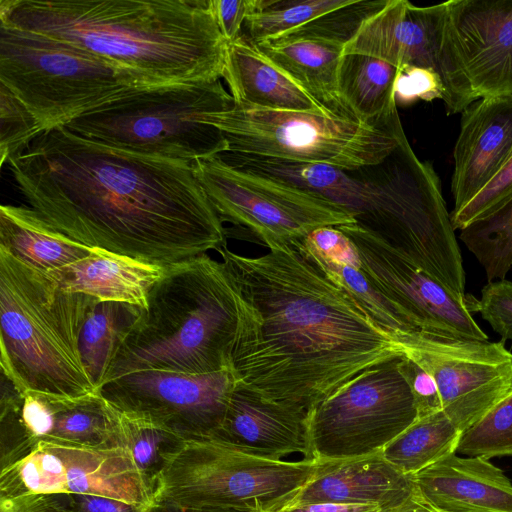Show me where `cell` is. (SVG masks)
I'll list each match as a JSON object with an SVG mask.
<instances>
[{
  "instance_id": "6da1fadb",
  "label": "cell",
  "mask_w": 512,
  "mask_h": 512,
  "mask_svg": "<svg viewBox=\"0 0 512 512\" xmlns=\"http://www.w3.org/2000/svg\"><path fill=\"white\" fill-rule=\"evenodd\" d=\"M7 164L29 207L91 248L167 267L226 246L192 162L116 148L59 126Z\"/></svg>"
},
{
  "instance_id": "7a4b0ae2",
  "label": "cell",
  "mask_w": 512,
  "mask_h": 512,
  "mask_svg": "<svg viewBox=\"0 0 512 512\" xmlns=\"http://www.w3.org/2000/svg\"><path fill=\"white\" fill-rule=\"evenodd\" d=\"M266 246L258 257L218 251L236 294L237 383L308 416L361 374L404 355L301 240Z\"/></svg>"
},
{
  "instance_id": "3957f363",
  "label": "cell",
  "mask_w": 512,
  "mask_h": 512,
  "mask_svg": "<svg viewBox=\"0 0 512 512\" xmlns=\"http://www.w3.org/2000/svg\"><path fill=\"white\" fill-rule=\"evenodd\" d=\"M0 24L162 85L221 79L228 44L210 0H0Z\"/></svg>"
},
{
  "instance_id": "277c9868",
  "label": "cell",
  "mask_w": 512,
  "mask_h": 512,
  "mask_svg": "<svg viewBox=\"0 0 512 512\" xmlns=\"http://www.w3.org/2000/svg\"><path fill=\"white\" fill-rule=\"evenodd\" d=\"M237 316L234 284L223 262L206 253L165 267L121 338L104 383L136 371L206 374L230 368Z\"/></svg>"
},
{
  "instance_id": "5b68a950",
  "label": "cell",
  "mask_w": 512,
  "mask_h": 512,
  "mask_svg": "<svg viewBox=\"0 0 512 512\" xmlns=\"http://www.w3.org/2000/svg\"><path fill=\"white\" fill-rule=\"evenodd\" d=\"M332 201L448 289L465 294L463 260L440 180L416 156L403 129L384 160L342 174Z\"/></svg>"
},
{
  "instance_id": "8992f818",
  "label": "cell",
  "mask_w": 512,
  "mask_h": 512,
  "mask_svg": "<svg viewBox=\"0 0 512 512\" xmlns=\"http://www.w3.org/2000/svg\"><path fill=\"white\" fill-rule=\"evenodd\" d=\"M96 301L0 249V367L20 394L73 399L98 392L80 351Z\"/></svg>"
},
{
  "instance_id": "52a82bcc",
  "label": "cell",
  "mask_w": 512,
  "mask_h": 512,
  "mask_svg": "<svg viewBox=\"0 0 512 512\" xmlns=\"http://www.w3.org/2000/svg\"><path fill=\"white\" fill-rule=\"evenodd\" d=\"M0 84L32 113L42 132L136 91L165 86L73 45L5 24H0Z\"/></svg>"
},
{
  "instance_id": "ba28073f",
  "label": "cell",
  "mask_w": 512,
  "mask_h": 512,
  "mask_svg": "<svg viewBox=\"0 0 512 512\" xmlns=\"http://www.w3.org/2000/svg\"><path fill=\"white\" fill-rule=\"evenodd\" d=\"M233 104L220 79L177 83L136 91L64 127L116 148L193 163L225 151L210 121Z\"/></svg>"
},
{
  "instance_id": "9c48e42d",
  "label": "cell",
  "mask_w": 512,
  "mask_h": 512,
  "mask_svg": "<svg viewBox=\"0 0 512 512\" xmlns=\"http://www.w3.org/2000/svg\"><path fill=\"white\" fill-rule=\"evenodd\" d=\"M320 465L315 459L289 461L251 454L215 438L183 440L157 478L154 503L275 512Z\"/></svg>"
},
{
  "instance_id": "30bf717a",
  "label": "cell",
  "mask_w": 512,
  "mask_h": 512,
  "mask_svg": "<svg viewBox=\"0 0 512 512\" xmlns=\"http://www.w3.org/2000/svg\"><path fill=\"white\" fill-rule=\"evenodd\" d=\"M210 125L227 154L320 163L356 170L384 160L398 145L399 116L388 127L319 112L279 111L234 103ZM222 154V153H221Z\"/></svg>"
},
{
  "instance_id": "8fae6325",
  "label": "cell",
  "mask_w": 512,
  "mask_h": 512,
  "mask_svg": "<svg viewBox=\"0 0 512 512\" xmlns=\"http://www.w3.org/2000/svg\"><path fill=\"white\" fill-rule=\"evenodd\" d=\"M403 356L361 374L308 414L313 459L378 452L416 421L414 398L400 367Z\"/></svg>"
},
{
  "instance_id": "7c38bea8",
  "label": "cell",
  "mask_w": 512,
  "mask_h": 512,
  "mask_svg": "<svg viewBox=\"0 0 512 512\" xmlns=\"http://www.w3.org/2000/svg\"><path fill=\"white\" fill-rule=\"evenodd\" d=\"M193 165L222 222L244 226L264 245L300 241L322 227L356 223L329 199L233 166L219 154Z\"/></svg>"
},
{
  "instance_id": "4fadbf2b",
  "label": "cell",
  "mask_w": 512,
  "mask_h": 512,
  "mask_svg": "<svg viewBox=\"0 0 512 512\" xmlns=\"http://www.w3.org/2000/svg\"><path fill=\"white\" fill-rule=\"evenodd\" d=\"M362 54L398 69L416 66L440 79L447 114L462 113L478 100L454 46L447 3L416 6L386 0L367 14L345 43L342 56Z\"/></svg>"
},
{
  "instance_id": "5bb4252c",
  "label": "cell",
  "mask_w": 512,
  "mask_h": 512,
  "mask_svg": "<svg viewBox=\"0 0 512 512\" xmlns=\"http://www.w3.org/2000/svg\"><path fill=\"white\" fill-rule=\"evenodd\" d=\"M28 494L95 495L143 508L154 504L151 484L124 447L40 442L0 472V498Z\"/></svg>"
},
{
  "instance_id": "9a60e30c",
  "label": "cell",
  "mask_w": 512,
  "mask_h": 512,
  "mask_svg": "<svg viewBox=\"0 0 512 512\" xmlns=\"http://www.w3.org/2000/svg\"><path fill=\"white\" fill-rule=\"evenodd\" d=\"M235 385L230 368L206 374L145 370L112 378L98 391L120 412L188 440L216 437Z\"/></svg>"
},
{
  "instance_id": "2e32d148",
  "label": "cell",
  "mask_w": 512,
  "mask_h": 512,
  "mask_svg": "<svg viewBox=\"0 0 512 512\" xmlns=\"http://www.w3.org/2000/svg\"><path fill=\"white\" fill-rule=\"evenodd\" d=\"M404 356L435 380L446 416L463 433L512 394V353L504 341L445 337L421 331L399 340Z\"/></svg>"
},
{
  "instance_id": "e0dca14e",
  "label": "cell",
  "mask_w": 512,
  "mask_h": 512,
  "mask_svg": "<svg viewBox=\"0 0 512 512\" xmlns=\"http://www.w3.org/2000/svg\"><path fill=\"white\" fill-rule=\"evenodd\" d=\"M356 247L361 269L418 331L423 333L488 340L473 318L477 301L470 294L459 295L416 266L377 235L358 224L337 227Z\"/></svg>"
},
{
  "instance_id": "ac0fdd59",
  "label": "cell",
  "mask_w": 512,
  "mask_h": 512,
  "mask_svg": "<svg viewBox=\"0 0 512 512\" xmlns=\"http://www.w3.org/2000/svg\"><path fill=\"white\" fill-rule=\"evenodd\" d=\"M2 418L15 449L22 457H26L40 442L64 446L123 447L119 411L99 391L73 399L25 391L3 410Z\"/></svg>"
},
{
  "instance_id": "d6986e66",
  "label": "cell",
  "mask_w": 512,
  "mask_h": 512,
  "mask_svg": "<svg viewBox=\"0 0 512 512\" xmlns=\"http://www.w3.org/2000/svg\"><path fill=\"white\" fill-rule=\"evenodd\" d=\"M446 3L452 40L477 98L512 95V0Z\"/></svg>"
},
{
  "instance_id": "ffe728a7",
  "label": "cell",
  "mask_w": 512,
  "mask_h": 512,
  "mask_svg": "<svg viewBox=\"0 0 512 512\" xmlns=\"http://www.w3.org/2000/svg\"><path fill=\"white\" fill-rule=\"evenodd\" d=\"M512 153V95L480 98L461 116L453 151V209L466 206L500 171Z\"/></svg>"
},
{
  "instance_id": "44dd1931",
  "label": "cell",
  "mask_w": 512,
  "mask_h": 512,
  "mask_svg": "<svg viewBox=\"0 0 512 512\" xmlns=\"http://www.w3.org/2000/svg\"><path fill=\"white\" fill-rule=\"evenodd\" d=\"M351 35L321 18L255 45L331 113L356 120L338 89L342 52Z\"/></svg>"
},
{
  "instance_id": "7402d4cb",
  "label": "cell",
  "mask_w": 512,
  "mask_h": 512,
  "mask_svg": "<svg viewBox=\"0 0 512 512\" xmlns=\"http://www.w3.org/2000/svg\"><path fill=\"white\" fill-rule=\"evenodd\" d=\"M320 462L316 473L284 506L318 502L373 504L387 512L404 503L415 490L413 475L388 462L381 450Z\"/></svg>"
},
{
  "instance_id": "603a6c76",
  "label": "cell",
  "mask_w": 512,
  "mask_h": 512,
  "mask_svg": "<svg viewBox=\"0 0 512 512\" xmlns=\"http://www.w3.org/2000/svg\"><path fill=\"white\" fill-rule=\"evenodd\" d=\"M248 453L283 459H313L307 415L270 401L236 382L223 425L214 437Z\"/></svg>"
},
{
  "instance_id": "cb8c5ba5",
  "label": "cell",
  "mask_w": 512,
  "mask_h": 512,
  "mask_svg": "<svg viewBox=\"0 0 512 512\" xmlns=\"http://www.w3.org/2000/svg\"><path fill=\"white\" fill-rule=\"evenodd\" d=\"M413 480L419 495L440 512H512V482L484 457L453 453Z\"/></svg>"
},
{
  "instance_id": "d4e9b609",
  "label": "cell",
  "mask_w": 512,
  "mask_h": 512,
  "mask_svg": "<svg viewBox=\"0 0 512 512\" xmlns=\"http://www.w3.org/2000/svg\"><path fill=\"white\" fill-rule=\"evenodd\" d=\"M222 78L234 103L270 110L334 115L243 34L227 44Z\"/></svg>"
},
{
  "instance_id": "484cf974",
  "label": "cell",
  "mask_w": 512,
  "mask_h": 512,
  "mask_svg": "<svg viewBox=\"0 0 512 512\" xmlns=\"http://www.w3.org/2000/svg\"><path fill=\"white\" fill-rule=\"evenodd\" d=\"M165 267L148 264L102 248L47 273L65 291L98 301L128 303L144 308L150 289Z\"/></svg>"
},
{
  "instance_id": "4316f807",
  "label": "cell",
  "mask_w": 512,
  "mask_h": 512,
  "mask_svg": "<svg viewBox=\"0 0 512 512\" xmlns=\"http://www.w3.org/2000/svg\"><path fill=\"white\" fill-rule=\"evenodd\" d=\"M0 249L44 272L74 263L92 251L55 229L31 207L10 204L0 207Z\"/></svg>"
},
{
  "instance_id": "83f0119b",
  "label": "cell",
  "mask_w": 512,
  "mask_h": 512,
  "mask_svg": "<svg viewBox=\"0 0 512 512\" xmlns=\"http://www.w3.org/2000/svg\"><path fill=\"white\" fill-rule=\"evenodd\" d=\"M397 74V67L372 56H342L338 72L339 94L356 120L388 127L398 116L394 97Z\"/></svg>"
},
{
  "instance_id": "f1b7e54d",
  "label": "cell",
  "mask_w": 512,
  "mask_h": 512,
  "mask_svg": "<svg viewBox=\"0 0 512 512\" xmlns=\"http://www.w3.org/2000/svg\"><path fill=\"white\" fill-rule=\"evenodd\" d=\"M462 432L443 411L418 418L382 450L383 457L402 472L414 475L456 453Z\"/></svg>"
},
{
  "instance_id": "f546056e",
  "label": "cell",
  "mask_w": 512,
  "mask_h": 512,
  "mask_svg": "<svg viewBox=\"0 0 512 512\" xmlns=\"http://www.w3.org/2000/svg\"><path fill=\"white\" fill-rule=\"evenodd\" d=\"M141 310L128 303L96 301L88 312L80 334V351L97 390L106 379L121 338Z\"/></svg>"
},
{
  "instance_id": "4dcf8cb0",
  "label": "cell",
  "mask_w": 512,
  "mask_h": 512,
  "mask_svg": "<svg viewBox=\"0 0 512 512\" xmlns=\"http://www.w3.org/2000/svg\"><path fill=\"white\" fill-rule=\"evenodd\" d=\"M307 254L323 268L333 281L346 290L382 329L398 342L406 334L418 331L367 279L361 269L360 258L352 241L338 257L319 259L308 252Z\"/></svg>"
},
{
  "instance_id": "1f68e13d",
  "label": "cell",
  "mask_w": 512,
  "mask_h": 512,
  "mask_svg": "<svg viewBox=\"0 0 512 512\" xmlns=\"http://www.w3.org/2000/svg\"><path fill=\"white\" fill-rule=\"evenodd\" d=\"M359 0H258V7L245 22V35L252 43L280 37L356 4Z\"/></svg>"
},
{
  "instance_id": "d6a6232c",
  "label": "cell",
  "mask_w": 512,
  "mask_h": 512,
  "mask_svg": "<svg viewBox=\"0 0 512 512\" xmlns=\"http://www.w3.org/2000/svg\"><path fill=\"white\" fill-rule=\"evenodd\" d=\"M459 239L482 265L488 282L504 279L512 268V197L460 230Z\"/></svg>"
},
{
  "instance_id": "836d02e7",
  "label": "cell",
  "mask_w": 512,
  "mask_h": 512,
  "mask_svg": "<svg viewBox=\"0 0 512 512\" xmlns=\"http://www.w3.org/2000/svg\"><path fill=\"white\" fill-rule=\"evenodd\" d=\"M119 428L123 447L130 451L138 469L155 491L157 478L166 460L185 439L163 427L120 411Z\"/></svg>"
},
{
  "instance_id": "e575fe53",
  "label": "cell",
  "mask_w": 512,
  "mask_h": 512,
  "mask_svg": "<svg viewBox=\"0 0 512 512\" xmlns=\"http://www.w3.org/2000/svg\"><path fill=\"white\" fill-rule=\"evenodd\" d=\"M456 453L470 457H512V394L464 431Z\"/></svg>"
},
{
  "instance_id": "d590c367",
  "label": "cell",
  "mask_w": 512,
  "mask_h": 512,
  "mask_svg": "<svg viewBox=\"0 0 512 512\" xmlns=\"http://www.w3.org/2000/svg\"><path fill=\"white\" fill-rule=\"evenodd\" d=\"M42 132L30 111L0 84V160L3 166Z\"/></svg>"
},
{
  "instance_id": "8d00e7d4",
  "label": "cell",
  "mask_w": 512,
  "mask_h": 512,
  "mask_svg": "<svg viewBox=\"0 0 512 512\" xmlns=\"http://www.w3.org/2000/svg\"><path fill=\"white\" fill-rule=\"evenodd\" d=\"M512 197V153L494 178L460 211L449 213L453 228L462 230Z\"/></svg>"
},
{
  "instance_id": "74e56055",
  "label": "cell",
  "mask_w": 512,
  "mask_h": 512,
  "mask_svg": "<svg viewBox=\"0 0 512 512\" xmlns=\"http://www.w3.org/2000/svg\"><path fill=\"white\" fill-rule=\"evenodd\" d=\"M477 312L503 341L512 340V281L504 278L488 282L481 289Z\"/></svg>"
},
{
  "instance_id": "f35d334b",
  "label": "cell",
  "mask_w": 512,
  "mask_h": 512,
  "mask_svg": "<svg viewBox=\"0 0 512 512\" xmlns=\"http://www.w3.org/2000/svg\"><path fill=\"white\" fill-rule=\"evenodd\" d=\"M394 97L397 105H410L417 100H442L443 90L440 79L432 71L416 66H405L398 69Z\"/></svg>"
},
{
  "instance_id": "ab89813d",
  "label": "cell",
  "mask_w": 512,
  "mask_h": 512,
  "mask_svg": "<svg viewBox=\"0 0 512 512\" xmlns=\"http://www.w3.org/2000/svg\"><path fill=\"white\" fill-rule=\"evenodd\" d=\"M400 367L414 398L417 419L443 411L439 390L433 377L406 356L402 357Z\"/></svg>"
},
{
  "instance_id": "60d3db41",
  "label": "cell",
  "mask_w": 512,
  "mask_h": 512,
  "mask_svg": "<svg viewBox=\"0 0 512 512\" xmlns=\"http://www.w3.org/2000/svg\"><path fill=\"white\" fill-rule=\"evenodd\" d=\"M213 15L225 40L233 42L242 34L245 22L258 7V0H210Z\"/></svg>"
},
{
  "instance_id": "b9f144b4",
  "label": "cell",
  "mask_w": 512,
  "mask_h": 512,
  "mask_svg": "<svg viewBox=\"0 0 512 512\" xmlns=\"http://www.w3.org/2000/svg\"><path fill=\"white\" fill-rule=\"evenodd\" d=\"M70 512H148L149 508L117 499L83 494H66Z\"/></svg>"
},
{
  "instance_id": "7bdbcfd3",
  "label": "cell",
  "mask_w": 512,
  "mask_h": 512,
  "mask_svg": "<svg viewBox=\"0 0 512 512\" xmlns=\"http://www.w3.org/2000/svg\"><path fill=\"white\" fill-rule=\"evenodd\" d=\"M275 512H382V509L373 504L318 502L283 506Z\"/></svg>"
},
{
  "instance_id": "ee69618b",
  "label": "cell",
  "mask_w": 512,
  "mask_h": 512,
  "mask_svg": "<svg viewBox=\"0 0 512 512\" xmlns=\"http://www.w3.org/2000/svg\"><path fill=\"white\" fill-rule=\"evenodd\" d=\"M387 512H440L430 506L417 492L416 488L413 494L398 507Z\"/></svg>"
},
{
  "instance_id": "f6af8a7d",
  "label": "cell",
  "mask_w": 512,
  "mask_h": 512,
  "mask_svg": "<svg viewBox=\"0 0 512 512\" xmlns=\"http://www.w3.org/2000/svg\"><path fill=\"white\" fill-rule=\"evenodd\" d=\"M148 512H239L233 510L221 509H202L185 507L169 501H157L148 510Z\"/></svg>"
}]
</instances>
